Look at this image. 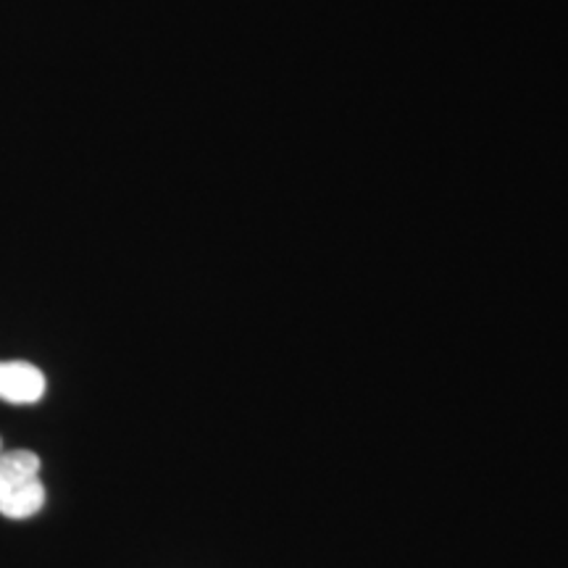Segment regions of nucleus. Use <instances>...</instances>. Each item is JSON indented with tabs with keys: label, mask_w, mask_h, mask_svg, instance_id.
I'll return each mask as SVG.
<instances>
[{
	"label": "nucleus",
	"mask_w": 568,
	"mask_h": 568,
	"mask_svg": "<svg viewBox=\"0 0 568 568\" xmlns=\"http://www.w3.org/2000/svg\"><path fill=\"white\" fill-rule=\"evenodd\" d=\"M45 506L40 458L30 450L0 453V514L13 521L32 518Z\"/></svg>",
	"instance_id": "f257e3e1"
},
{
	"label": "nucleus",
	"mask_w": 568,
	"mask_h": 568,
	"mask_svg": "<svg viewBox=\"0 0 568 568\" xmlns=\"http://www.w3.org/2000/svg\"><path fill=\"white\" fill-rule=\"evenodd\" d=\"M45 395V376L27 361H0V400L32 406Z\"/></svg>",
	"instance_id": "f03ea898"
}]
</instances>
